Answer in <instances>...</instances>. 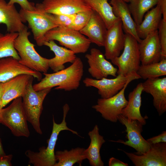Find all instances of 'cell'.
<instances>
[{
    "mask_svg": "<svg viewBox=\"0 0 166 166\" xmlns=\"http://www.w3.org/2000/svg\"><path fill=\"white\" fill-rule=\"evenodd\" d=\"M125 40V34L123 33L120 19L107 29L104 46V55L107 59L111 60L120 55L124 47Z\"/></svg>",
    "mask_w": 166,
    "mask_h": 166,
    "instance_id": "cell-14",
    "label": "cell"
},
{
    "mask_svg": "<svg viewBox=\"0 0 166 166\" xmlns=\"http://www.w3.org/2000/svg\"><path fill=\"white\" fill-rule=\"evenodd\" d=\"M85 148L77 147L69 150L57 151L55 152L56 161L54 166H72L75 163L81 166L83 161L85 159L83 155Z\"/></svg>",
    "mask_w": 166,
    "mask_h": 166,
    "instance_id": "cell-27",
    "label": "cell"
},
{
    "mask_svg": "<svg viewBox=\"0 0 166 166\" xmlns=\"http://www.w3.org/2000/svg\"><path fill=\"white\" fill-rule=\"evenodd\" d=\"M34 78L30 74H22L3 83L2 108L14 99L22 97L30 83L33 81Z\"/></svg>",
    "mask_w": 166,
    "mask_h": 166,
    "instance_id": "cell-17",
    "label": "cell"
},
{
    "mask_svg": "<svg viewBox=\"0 0 166 166\" xmlns=\"http://www.w3.org/2000/svg\"><path fill=\"white\" fill-rule=\"evenodd\" d=\"M49 40L57 41L75 54L86 53L91 43L79 31L60 27L54 28L46 33L45 41Z\"/></svg>",
    "mask_w": 166,
    "mask_h": 166,
    "instance_id": "cell-7",
    "label": "cell"
},
{
    "mask_svg": "<svg viewBox=\"0 0 166 166\" xmlns=\"http://www.w3.org/2000/svg\"><path fill=\"white\" fill-rule=\"evenodd\" d=\"M33 82L32 81L30 83L22 96V105L27 121L35 131L41 135L42 133L40 118L43 110V102L52 88L36 91L33 88Z\"/></svg>",
    "mask_w": 166,
    "mask_h": 166,
    "instance_id": "cell-5",
    "label": "cell"
},
{
    "mask_svg": "<svg viewBox=\"0 0 166 166\" xmlns=\"http://www.w3.org/2000/svg\"><path fill=\"white\" fill-rule=\"evenodd\" d=\"M158 31V38L161 50V59L166 58V21L162 19Z\"/></svg>",
    "mask_w": 166,
    "mask_h": 166,
    "instance_id": "cell-34",
    "label": "cell"
},
{
    "mask_svg": "<svg viewBox=\"0 0 166 166\" xmlns=\"http://www.w3.org/2000/svg\"><path fill=\"white\" fill-rule=\"evenodd\" d=\"M140 62L142 65L158 62L161 59V47L158 31L148 35L138 42Z\"/></svg>",
    "mask_w": 166,
    "mask_h": 166,
    "instance_id": "cell-15",
    "label": "cell"
},
{
    "mask_svg": "<svg viewBox=\"0 0 166 166\" xmlns=\"http://www.w3.org/2000/svg\"><path fill=\"white\" fill-rule=\"evenodd\" d=\"M43 45L48 47L55 54L54 57L49 59V68L54 72L65 69V63H72L77 57L73 51L58 45L53 40L45 41Z\"/></svg>",
    "mask_w": 166,
    "mask_h": 166,
    "instance_id": "cell-23",
    "label": "cell"
},
{
    "mask_svg": "<svg viewBox=\"0 0 166 166\" xmlns=\"http://www.w3.org/2000/svg\"><path fill=\"white\" fill-rule=\"evenodd\" d=\"M109 4L114 15L121 21L125 34L132 35L140 42L141 39L137 34V26L132 17L128 4L122 0H111Z\"/></svg>",
    "mask_w": 166,
    "mask_h": 166,
    "instance_id": "cell-22",
    "label": "cell"
},
{
    "mask_svg": "<svg viewBox=\"0 0 166 166\" xmlns=\"http://www.w3.org/2000/svg\"><path fill=\"white\" fill-rule=\"evenodd\" d=\"M18 33H0V58L11 57L18 60L20 57L15 49L14 43Z\"/></svg>",
    "mask_w": 166,
    "mask_h": 166,
    "instance_id": "cell-31",
    "label": "cell"
},
{
    "mask_svg": "<svg viewBox=\"0 0 166 166\" xmlns=\"http://www.w3.org/2000/svg\"><path fill=\"white\" fill-rule=\"evenodd\" d=\"M42 3L47 13L72 14L91 10L84 0H43Z\"/></svg>",
    "mask_w": 166,
    "mask_h": 166,
    "instance_id": "cell-19",
    "label": "cell"
},
{
    "mask_svg": "<svg viewBox=\"0 0 166 166\" xmlns=\"http://www.w3.org/2000/svg\"><path fill=\"white\" fill-rule=\"evenodd\" d=\"M143 92L142 83H140L129 93L127 104L121 115L129 120H137L144 125L146 124L145 117L142 116L140 112Z\"/></svg>",
    "mask_w": 166,
    "mask_h": 166,
    "instance_id": "cell-24",
    "label": "cell"
},
{
    "mask_svg": "<svg viewBox=\"0 0 166 166\" xmlns=\"http://www.w3.org/2000/svg\"><path fill=\"white\" fill-rule=\"evenodd\" d=\"M52 14L54 22L57 27L67 28L71 25L76 14Z\"/></svg>",
    "mask_w": 166,
    "mask_h": 166,
    "instance_id": "cell-33",
    "label": "cell"
},
{
    "mask_svg": "<svg viewBox=\"0 0 166 166\" xmlns=\"http://www.w3.org/2000/svg\"><path fill=\"white\" fill-rule=\"evenodd\" d=\"M5 24L9 33H19L26 26L14 5L0 0V25Z\"/></svg>",
    "mask_w": 166,
    "mask_h": 166,
    "instance_id": "cell-21",
    "label": "cell"
},
{
    "mask_svg": "<svg viewBox=\"0 0 166 166\" xmlns=\"http://www.w3.org/2000/svg\"><path fill=\"white\" fill-rule=\"evenodd\" d=\"M85 57L89 65L88 71L94 79L99 80L109 76H117V69L107 60L99 49L92 48Z\"/></svg>",
    "mask_w": 166,
    "mask_h": 166,
    "instance_id": "cell-13",
    "label": "cell"
},
{
    "mask_svg": "<svg viewBox=\"0 0 166 166\" xmlns=\"http://www.w3.org/2000/svg\"><path fill=\"white\" fill-rule=\"evenodd\" d=\"M132 81H128L123 88L114 96L108 98L98 99L97 104L92 106L93 109L100 113L105 119L113 122H117L122 109L128 103L124 95L125 89Z\"/></svg>",
    "mask_w": 166,
    "mask_h": 166,
    "instance_id": "cell-10",
    "label": "cell"
},
{
    "mask_svg": "<svg viewBox=\"0 0 166 166\" xmlns=\"http://www.w3.org/2000/svg\"><path fill=\"white\" fill-rule=\"evenodd\" d=\"M107 30L106 25L101 17L93 10L88 22L79 31L86 36L91 43L101 47L104 46Z\"/></svg>",
    "mask_w": 166,
    "mask_h": 166,
    "instance_id": "cell-20",
    "label": "cell"
},
{
    "mask_svg": "<svg viewBox=\"0 0 166 166\" xmlns=\"http://www.w3.org/2000/svg\"><path fill=\"white\" fill-rule=\"evenodd\" d=\"M5 153L3 148L2 144L0 139V156L5 155Z\"/></svg>",
    "mask_w": 166,
    "mask_h": 166,
    "instance_id": "cell-41",
    "label": "cell"
},
{
    "mask_svg": "<svg viewBox=\"0 0 166 166\" xmlns=\"http://www.w3.org/2000/svg\"><path fill=\"white\" fill-rule=\"evenodd\" d=\"M144 16V19L136 28L137 34L141 39L144 38L151 33L158 30L162 17L160 4L158 3Z\"/></svg>",
    "mask_w": 166,
    "mask_h": 166,
    "instance_id": "cell-26",
    "label": "cell"
},
{
    "mask_svg": "<svg viewBox=\"0 0 166 166\" xmlns=\"http://www.w3.org/2000/svg\"><path fill=\"white\" fill-rule=\"evenodd\" d=\"M140 78L136 73L132 72L126 75H117L113 79L103 78L97 80L86 77L83 80V82L86 87L97 88L101 98H108L117 94L129 80L133 81Z\"/></svg>",
    "mask_w": 166,
    "mask_h": 166,
    "instance_id": "cell-9",
    "label": "cell"
},
{
    "mask_svg": "<svg viewBox=\"0 0 166 166\" xmlns=\"http://www.w3.org/2000/svg\"><path fill=\"white\" fill-rule=\"evenodd\" d=\"M118 67L117 75H126L136 73L140 66L138 42L132 35L125 34V40L122 53L111 60Z\"/></svg>",
    "mask_w": 166,
    "mask_h": 166,
    "instance_id": "cell-8",
    "label": "cell"
},
{
    "mask_svg": "<svg viewBox=\"0 0 166 166\" xmlns=\"http://www.w3.org/2000/svg\"><path fill=\"white\" fill-rule=\"evenodd\" d=\"M158 3L161 10L162 19L166 21V0H159Z\"/></svg>",
    "mask_w": 166,
    "mask_h": 166,
    "instance_id": "cell-39",
    "label": "cell"
},
{
    "mask_svg": "<svg viewBox=\"0 0 166 166\" xmlns=\"http://www.w3.org/2000/svg\"><path fill=\"white\" fill-rule=\"evenodd\" d=\"M109 166H128V164L113 157L109 158Z\"/></svg>",
    "mask_w": 166,
    "mask_h": 166,
    "instance_id": "cell-38",
    "label": "cell"
},
{
    "mask_svg": "<svg viewBox=\"0 0 166 166\" xmlns=\"http://www.w3.org/2000/svg\"><path fill=\"white\" fill-rule=\"evenodd\" d=\"M27 121L22 97L14 99L9 106L2 108L0 112V123L9 128L15 136L29 137Z\"/></svg>",
    "mask_w": 166,
    "mask_h": 166,
    "instance_id": "cell-6",
    "label": "cell"
},
{
    "mask_svg": "<svg viewBox=\"0 0 166 166\" xmlns=\"http://www.w3.org/2000/svg\"><path fill=\"white\" fill-rule=\"evenodd\" d=\"M45 77L33 85L36 91L56 87V89L71 91L79 87L84 74V65L81 59L76 58L68 67L51 73H43Z\"/></svg>",
    "mask_w": 166,
    "mask_h": 166,
    "instance_id": "cell-1",
    "label": "cell"
},
{
    "mask_svg": "<svg viewBox=\"0 0 166 166\" xmlns=\"http://www.w3.org/2000/svg\"><path fill=\"white\" fill-rule=\"evenodd\" d=\"M91 9L98 14L105 22L107 29L120 18L114 14L108 0H84Z\"/></svg>",
    "mask_w": 166,
    "mask_h": 166,
    "instance_id": "cell-28",
    "label": "cell"
},
{
    "mask_svg": "<svg viewBox=\"0 0 166 166\" xmlns=\"http://www.w3.org/2000/svg\"><path fill=\"white\" fill-rule=\"evenodd\" d=\"M15 3L19 4L21 8L29 10H33L35 6L34 3L30 2L28 0H10L8 2L10 5H14Z\"/></svg>",
    "mask_w": 166,
    "mask_h": 166,
    "instance_id": "cell-35",
    "label": "cell"
},
{
    "mask_svg": "<svg viewBox=\"0 0 166 166\" xmlns=\"http://www.w3.org/2000/svg\"><path fill=\"white\" fill-rule=\"evenodd\" d=\"M159 0H131L128 5L133 19L136 26L142 22L145 14L156 5Z\"/></svg>",
    "mask_w": 166,
    "mask_h": 166,
    "instance_id": "cell-29",
    "label": "cell"
},
{
    "mask_svg": "<svg viewBox=\"0 0 166 166\" xmlns=\"http://www.w3.org/2000/svg\"><path fill=\"white\" fill-rule=\"evenodd\" d=\"M146 140L150 144L166 142V131H163L158 135L149 138Z\"/></svg>",
    "mask_w": 166,
    "mask_h": 166,
    "instance_id": "cell-36",
    "label": "cell"
},
{
    "mask_svg": "<svg viewBox=\"0 0 166 166\" xmlns=\"http://www.w3.org/2000/svg\"><path fill=\"white\" fill-rule=\"evenodd\" d=\"M30 33L26 26L18 33L14 46L20 59L19 62L33 70L47 73L49 68V59L42 57L34 48L35 45L30 42L29 37Z\"/></svg>",
    "mask_w": 166,
    "mask_h": 166,
    "instance_id": "cell-3",
    "label": "cell"
},
{
    "mask_svg": "<svg viewBox=\"0 0 166 166\" xmlns=\"http://www.w3.org/2000/svg\"><path fill=\"white\" fill-rule=\"evenodd\" d=\"M69 109V105L65 104L63 106V119L60 124L56 123L53 115L52 132L49 138L47 140L48 145L46 148L45 147L40 148L38 152H34L30 150L26 152V155L29 160V164H32L34 166H54L56 162L54 149L58 135L61 131H69L73 134L81 137L77 132L67 126L66 118Z\"/></svg>",
    "mask_w": 166,
    "mask_h": 166,
    "instance_id": "cell-2",
    "label": "cell"
},
{
    "mask_svg": "<svg viewBox=\"0 0 166 166\" xmlns=\"http://www.w3.org/2000/svg\"><path fill=\"white\" fill-rule=\"evenodd\" d=\"M22 74L31 75L39 81L42 78L41 72L32 70L12 57L0 59V83H4Z\"/></svg>",
    "mask_w": 166,
    "mask_h": 166,
    "instance_id": "cell-16",
    "label": "cell"
},
{
    "mask_svg": "<svg viewBox=\"0 0 166 166\" xmlns=\"http://www.w3.org/2000/svg\"><path fill=\"white\" fill-rule=\"evenodd\" d=\"M19 12L24 23H28L34 38L38 46L43 45L46 33L57 27L54 22L52 14L45 11L42 3H37L32 10L21 8Z\"/></svg>",
    "mask_w": 166,
    "mask_h": 166,
    "instance_id": "cell-4",
    "label": "cell"
},
{
    "mask_svg": "<svg viewBox=\"0 0 166 166\" xmlns=\"http://www.w3.org/2000/svg\"><path fill=\"white\" fill-rule=\"evenodd\" d=\"M90 142L88 147L85 149L83 155L85 159L88 160L92 166H103L104 163L102 160L100 153L101 148L105 141L104 137L99 134V128L95 125L93 129L88 133Z\"/></svg>",
    "mask_w": 166,
    "mask_h": 166,
    "instance_id": "cell-25",
    "label": "cell"
},
{
    "mask_svg": "<svg viewBox=\"0 0 166 166\" xmlns=\"http://www.w3.org/2000/svg\"><path fill=\"white\" fill-rule=\"evenodd\" d=\"M136 73L144 80L155 78L166 75V58L156 63L140 65Z\"/></svg>",
    "mask_w": 166,
    "mask_h": 166,
    "instance_id": "cell-30",
    "label": "cell"
},
{
    "mask_svg": "<svg viewBox=\"0 0 166 166\" xmlns=\"http://www.w3.org/2000/svg\"><path fill=\"white\" fill-rule=\"evenodd\" d=\"M3 93V83H0V112L2 108L1 106L2 98Z\"/></svg>",
    "mask_w": 166,
    "mask_h": 166,
    "instance_id": "cell-40",
    "label": "cell"
},
{
    "mask_svg": "<svg viewBox=\"0 0 166 166\" xmlns=\"http://www.w3.org/2000/svg\"><path fill=\"white\" fill-rule=\"evenodd\" d=\"M12 155L6 154L0 156V166H11Z\"/></svg>",
    "mask_w": 166,
    "mask_h": 166,
    "instance_id": "cell-37",
    "label": "cell"
},
{
    "mask_svg": "<svg viewBox=\"0 0 166 166\" xmlns=\"http://www.w3.org/2000/svg\"><path fill=\"white\" fill-rule=\"evenodd\" d=\"M119 121L126 128L128 140H110L112 142L119 143L134 148L136 152V154L140 155L148 151L151 144L142 136L143 125L136 120H129L121 115H119Z\"/></svg>",
    "mask_w": 166,
    "mask_h": 166,
    "instance_id": "cell-11",
    "label": "cell"
},
{
    "mask_svg": "<svg viewBox=\"0 0 166 166\" xmlns=\"http://www.w3.org/2000/svg\"><path fill=\"white\" fill-rule=\"evenodd\" d=\"M142 85L143 92L152 97L153 105L161 116L166 111V77L147 79Z\"/></svg>",
    "mask_w": 166,
    "mask_h": 166,
    "instance_id": "cell-18",
    "label": "cell"
},
{
    "mask_svg": "<svg viewBox=\"0 0 166 166\" xmlns=\"http://www.w3.org/2000/svg\"><path fill=\"white\" fill-rule=\"evenodd\" d=\"M126 2H129L131 0H122Z\"/></svg>",
    "mask_w": 166,
    "mask_h": 166,
    "instance_id": "cell-42",
    "label": "cell"
},
{
    "mask_svg": "<svg viewBox=\"0 0 166 166\" xmlns=\"http://www.w3.org/2000/svg\"><path fill=\"white\" fill-rule=\"evenodd\" d=\"M93 12V10L91 9L76 14L71 25L68 29L79 31L88 22Z\"/></svg>",
    "mask_w": 166,
    "mask_h": 166,
    "instance_id": "cell-32",
    "label": "cell"
},
{
    "mask_svg": "<svg viewBox=\"0 0 166 166\" xmlns=\"http://www.w3.org/2000/svg\"><path fill=\"white\" fill-rule=\"evenodd\" d=\"M123 151L135 166H166V142L151 144L150 149L140 155Z\"/></svg>",
    "mask_w": 166,
    "mask_h": 166,
    "instance_id": "cell-12",
    "label": "cell"
}]
</instances>
